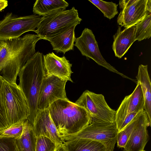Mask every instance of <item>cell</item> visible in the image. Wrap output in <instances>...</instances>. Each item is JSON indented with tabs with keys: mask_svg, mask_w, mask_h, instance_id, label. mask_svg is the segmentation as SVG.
<instances>
[{
	"mask_svg": "<svg viewBox=\"0 0 151 151\" xmlns=\"http://www.w3.org/2000/svg\"><path fill=\"white\" fill-rule=\"evenodd\" d=\"M67 81L54 76H45L39 93L38 110L48 109L53 103L58 100L68 99L65 90Z\"/></svg>",
	"mask_w": 151,
	"mask_h": 151,
	"instance_id": "cell-10",
	"label": "cell"
},
{
	"mask_svg": "<svg viewBox=\"0 0 151 151\" xmlns=\"http://www.w3.org/2000/svg\"><path fill=\"white\" fill-rule=\"evenodd\" d=\"M68 6L64 0H37L33 5V12L43 16L55 10L66 9Z\"/></svg>",
	"mask_w": 151,
	"mask_h": 151,
	"instance_id": "cell-21",
	"label": "cell"
},
{
	"mask_svg": "<svg viewBox=\"0 0 151 151\" xmlns=\"http://www.w3.org/2000/svg\"><path fill=\"white\" fill-rule=\"evenodd\" d=\"M48 109L62 141L78 133L91 122L90 114L84 108L68 99L58 100Z\"/></svg>",
	"mask_w": 151,
	"mask_h": 151,
	"instance_id": "cell-2",
	"label": "cell"
},
{
	"mask_svg": "<svg viewBox=\"0 0 151 151\" xmlns=\"http://www.w3.org/2000/svg\"><path fill=\"white\" fill-rule=\"evenodd\" d=\"M58 145L47 137L40 136L37 137L35 151H55Z\"/></svg>",
	"mask_w": 151,
	"mask_h": 151,
	"instance_id": "cell-25",
	"label": "cell"
},
{
	"mask_svg": "<svg viewBox=\"0 0 151 151\" xmlns=\"http://www.w3.org/2000/svg\"><path fill=\"white\" fill-rule=\"evenodd\" d=\"M147 0H137L130 6L122 9L117 18V24L125 28L135 26L147 15Z\"/></svg>",
	"mask_w": 151,
	"mask_h": 151,
	"instance_id": "cell-16",
	"label": "cell"
},
{
	"mask_svg": "<svg viewBox=\"0 0 151 151\" xmlns=\"http://www.w3.org/2000/svg\"><path fill=\"white\" fill-rule=\"evenodd\" d=\"M40 40L37 34H26L0 41V75L4 80L16 83L20 70L36 53V44Z\"/></svg>",
	"mask_w": 151,
	"mask_h": 151,
	"instance_id": "cell-1",
	"label": "cell"
},
{
	"mask_svg": "<svg viewBox=\"0 0 151 151\" xmlns=\"http://www.w3.org/2000/svg\"><path fill=\"white\" fill-rule=\"evenodd\" d=\"M55 151H68L63 144L58 145Z\"/></svg>",
	"mask_w": 151,
	"mask_h": 151,
	"instance_id": "cell-31",
	"label": "cell"
},
{
	"mask_svg": "<svg viewBox=\"0 0 151 151\" xmlns=\"http://www.w3.org/2000/svg\"><path fill=\"white\" fill-rule=\"evenodd\" d=\"M37 137H47L58 144H63L57 129L50 116L48 109L38 111L32 124Z\"/></svg>",
	"mask_w": 151,
	"mask_h": 151,
	"instance_id": "cell-14",
	"label": "cell"
},
{
	"mask_svg": "<svg viewBox=\"0 0 151 151\" xmlns=\"http://www.w3.org/2000/svg\"><path fill=\"white\" fill-rule=\"evenodd\" d=\"M97 7L103 14L104 17L111 19L118 13V4L112 2L101 0H88Z\"/></svg>",
	"mask_w": 151,
	"mask_h": 151,
	"instance_id": "cell-23",
	"label": "cell"
},
{
	"mask_svg": "<svg viewBox=\"0 0 151 151\" xmlns=\"http://www.w3.org/2000/svg\"><path fill=\"white\" fill-rule=\"evenodd\" d=\"M0 151H20L16 139L14 138H0Z\"/></svg>",
	"mask_w": 151,
	"mask_h": 151,
	"instance_id": "cell-27",
	"label": "cell"
},
{
	"mask_svg": "<svg viewBox=\"0 0 151 151\" xmlns=\"http://www.w3.org/2000/svg\"><path fill=\"white\" fill-rule=\"evenodd\" d=\"M136 40L149 39L151 36V14L148 12L144 19L135 25Z\"/></svg>",
	"mask_w": 151,
	"mask_h": 151,
	"instance_id": "cell-22",
	"label": "cell"
},
{
	"mask_svg": "<svg viewBox=\"0 0 151 151\" xmlns=\"http://www.w3.org/2000/svg\"><path fill=\"white\" fill-rule=\"evenodd\" d=\"M78 22L73 23L58 33L50 37L43 38L42 39L49 41L53 50L57 53H63L73 50L76 40L75 29L76 26L80 24Z\"/></svg>",
	"mask_w": 151,
	"mask_h": 151,
	"instance_id": "cell-15",
	"label": "cell"
},
{
	"mask_svg": "<svg viewBox=\"0 0 151 151\" xmlns=\"http://www.w3.org/2000/svg\"><path fill=\"white\" fill-rule=\"evenodd\" d=\"M3 81V78L0 75V129L1 130L9 127L2 96L1 88Z\"/></svg>",
	"mask_w": 151,
	"mask_h": 151,
	"instance_id": "cell-28",
	"label": "cell"
},
{
	"mask_svg": "<svg viewBox=\"0 0 151 151\" xmlns=\"http://www.w3.org/2000/svg\"><path fill=\"white\" fill-rule=\"evenodd\" d=\"M24 122L14 125L2 130L0 134V138L18 139L23 132Z\"/></svg>",
	"mask_w": 151,
	"mask_h": 151,
	"instance_id": "cell-26",
	"label": "cell"
},
{
	"mask_svg": "<svg viewBox=\"0 0 151 151\" xmlns=\"http://www.w3.org/2000/svg\"><path fill=\"white\" fill-rule=\"evenodd\" d=\"M43 61L45 76H54L73 82L71 78L72 64L65 56L60 57L52 52L44 55Z\"/></svg>",
	"mask_w": 151,
	"mask_h": 151,
	"instance_id": "cell-13",
	"label": "cell"
},
{
	"mask_svg": "<svg viewBox=\"0 0 151 151\" xmlns=\"http://www.w3.org/2000/svg\"><path fill=\"white\" fill-rule=\"evenodd\" d=\"M137 120L124 151H142L149 140L147 128L151 126L148 116L143 110L137 114Z\"/></svg>",
	"mask_w": 151,
	"mask_h": 151,
	"instance_id": "cell-12",
	"label": "cell"
},
{
	"mask_svg": "<svg viewBox=\"0 0 151 151\" xmlns=\"http://www.w3.org/2000/svg\"><path fill=\"white\" fill-rule=\"evenodd\" d=\"M82 20L78 11L74 7L68 10L64 8L57 9L42 17L35 32L42 39L58 33L73 23L81 22Z\"/></svg>",
	"mask_w": 151,
	"mask_h": 151,
	"instance_id": "cell-5",
	"label": "cell"
},
{
	"mask_svg": "<svg viewBox=\"0 0 151 151\" xmlns=\"http://www.w3.org/2000/svg\"><path fill=\"white\" fill-rule=\"evenodd\" d=\"M8 4V1L6 0H0V11L6 7Z\"/></svg>",
	"mask_w": 151,
	"mask_h": 151,
	"instance_id": "cell-30",
	"label": "cell"
},
{
	"mask_svg": "<svg viewBox=\"0 0 151 151\" xmlns=\"http://www.w3.org/2000/svg\"><path fill=\"white\" fill-rule=\"evenodd\" d=\"M75 103L86 110L91 122L115 123L116 111L109 106L103 95L86 90Z\"/></svg>",
	"mask_w": 151,
	"mask_h": 151,
	"instance_id": "cell-7",
	"label": "cell"
},
{
	"mask_svg": "<svg viewBox=\"0 0 151 151\" xmlns=\"http://www.w3.org/2000/svg\"><path fill=\"white\" fill-rule=\"evenodd\" d=\"M146 9L147 11L151 13V1L150 0H147L146 6Z\"/></svg>",
	"mask_w": 151,
	"mask_h": 151,
	"instance_id": "cell-32",
	"label": "cell"
},
{
	"mask_svg": "<svg viewBox=\"0 0 151 151\" xmlns=\"http://www.w3.org/2000/svg\"><path fill=\"white\" fill-rule=\"evenodd\" d=\"M1 93L9 127L27 120L29 111L25 97L18 85L3 79Z\"/></svg>",
	"mask_w": 151,
	"mask_h": 151,
	"instance_id": "cell-4",
	"label": "cell"
},
{
	"mask_svg": "<svg viewBox=\"0 0 151 151\" xmlns=\"http://www.w3.org/2000/svg\"><path fill=\"white\" fill-rule=\"evenodd\" d=\"M140 83L145 101L144 110L151 122V83L148 71V65H140L136 76Z\"/></svg>",
	"mask_w": 151,
	"mask_h": 151,
	"instance_id": "cell-18",
	"label": "cell"
},
{
	"mask_svg": "<svg viewBox=\"0 0 151 151\" xmlns=\"http://www.w3.org/2000/svg\"><path fill=\"white\" fill-rule=\"evenodd\" d=\"M117 133L115 123L91 122L78 133L65 137L63 141L78 138L89 139L101 143L107 151H114Z\"/></svg>",
	"mask_w": 151,
	"mask_h": 151,
	"instance_id": "cell-8",
	"label": "cell"
},
{
	"mask_svg": "<svg viewBox=\"0 0 151 151\" xmlns=\"http://www.w3.org/2000/svg\"><path fill=\"white\" fill-rule=\"evenodd\" d=\"M74 46L77 47L82 55L87 59L91 58L98 64L109 71L116 73L124 78L133 79L117 70L108 63L102 56L99 48L98 43L93 32L88 28H85L81 36L76 38Z\"/></svg>",
	"mask_w": 151,
	"mask_h": 151,
	"instance_id": "cell-9",
	"label": "cell"
},
{
	"mask_svg": "<svg viewBox=\"0 0 151 151\" xmlns=\"http://www.w3.org/2000/svg\"><path fill=\"white\" fill-rule=\"evenodd\" d=\"M41 19L36 14L18 17L7 14L0 20V41L18 38L29 31L35 32Z\"/></svg>",
	"mask_w": 151,
	"mask_h": 151,
	"instance_id": "cell-6",
	"label": "cell"
},
{
	"mask_svg": "<svg viewBox=\"0 0 151 151\" xmlns=\"http://www.w3.org/2000/svg\"><path fill=\"white\" fill-rule=\"evenodd\" d=\"M137 0H122L119 1V8L122 9L127 8L135 3Z\"/></svg>",
	"mask_w": 151,
	"mask_h": 151,
	"instance_id": "cell-29",
	"label": "cell"
},
{
	"mask_svg": "<svg viewBox=\"0 0 151 151\" xmlns=\"http://www.w3.org/2000/svg\"><path fill=\"white\" fill-rule=\"evenodd\" d=\"M68 151H107L101 143L93 140L78 138L63 143Z\"/></svg>",
	"mask_w": 151,
	"mask_h": 151,
	"instance_id": "cell-19",
	"label": "cell"
},
{
	"mask_svg": "<svg viewBox=\"0 0 151 151\" xmlns=\"http://www.w3.org/2000/svg\"><path fill=\"white\" fill-rule=\"evenodd\" d=\"M37 137L33 126L27 119L23 123V129L20 137L16 139L20 151H35Z\"/></svg>",
	"mask_w": 151,
	"mask_h": 151,
	"instance_id": "cell-20",
	"label": "cell"
},
{
	"mask_svg": "<svg viewBox=\"0 0 151 151\" xmlns=\"http://www.w3.org/2000/svg\"><path fill=\"white\" fill-rule=\"evenodd\" d=\"M137 114L125 128L118 132L117 142L118 147L124 148L125 145L137 123Z\"/></svg>",
	"mask_w": 151,
	"mask_h": 151,
	"instance_id": "cell-24",
	"label": "cell"
},
{
	"mask_svg": "<svg viewBox=\"0 0 151 151\" xmlns=\"http://www.w3.org/2000/svg\"><path fill=\"white\" fill-rule=\"evenodd\" d=\"M135 27L134 26L122 30L119 26L113 35L112 48L116 57L121 58L127 52L133 43L136 41Z\"/></svg>",
	"mask_w": 151,
	"mask_h": 151,
	"instance_id": "cell-17",
	"label": "cell"
},
{
	"mask_svg": "<svg viewBox=\"0 0 151 151\" xmlns=\"http://www.w3.org/2000/svg\"><path fill=\"white\" fill-rule=\"evenodd\" d=\"M145 151V150H143V151Z\"/></svg>",
	"mask_w": 151,
	"mask_h": 151,
	"instance_id": "cell-34",
	"label": "cell"
},
{
	"mask_svg": "<svg viewBox=\"0 0 151 151\" xmlns=\"http://www.w3.org/2000/svg\"><path fill=\"white\" fill-rule=\"evenodd\" d=\"M2 130H1V129H0V134L1 133V131H2Z\"/></svg>",
	"mask_w": 151,
	"mask_h": 151,
	"instance_id": "cell-33",
	"label": "cell"
},
{
	"mask_svg": "<svg viewBox=\"0 0 151 151\" xmlns=\"http://www.w3.org/2000/svg\"><path fill=\"white\" fill-rule=\"evenodd\" d=\"M133 92L126 96L116 111L115 123L118 132L126 116L132 113L144 110L145 101L140 83L137 82Z\"/></svg>",
	"mask_w": 151,
	"mask_h": 151,
	"instance_id": "cell-11",
	"label": "cell"
},
{
	"mask_svg": "<svg viewBox=\"0 0 151 151\" xmlns=\"http://www.w3.org/2000/svg\"><path fill=\"white\" fill-rule=\"evenodd\" d=\"M18 76V85L26 99L29 114L27 119L32 124L37 115L39 93L45 76L42 54L38 51L25 63Z\"/></svg>",
	"mask_w": 151,
	"mask_h": 151,
	"instance_id": "cell-3",
	"label": "cell"
}]
</instances>
